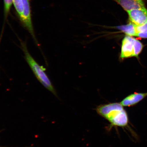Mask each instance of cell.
Here are the masks:
<instances>
[{
	"instance_id": "7a4b0ae2",
	"label": "cell",
	"mask_w": 147,
	"mask_h": 147,
	"mask_svg": "<svg viewBox=\"0 0 147 147\" xmlns=\"http://www.w3.org/2000/svg\"><path fill=\"white\" fill-rule=\"evenodd\" d=\"M21 49L24 55L25 58L37 80L44 87L57 97L56 90L50 79L45 72V69L37 62L29 53L25 42L20 41Z\"/></svg>"
},
{
	"instance_id": "ba28073f",
	"label": "cell",
	"mask_w": 147,
	"mask_h": 147,
	"mask_svg": "<svg viewBox=\"0 0 147 147\" xmlns=\"http://www.w3.org/2000/svg\"><path fill=\"white\" fill-rule=\"evenodd\" d=\"M115 28L124 33L126 36H136V25L131 22L126 25L119 26Z\"/></svg>"
},
{
	"instance_id": "30bf717a",
	"label": "cell",
	"mask_w": 147,
	"mask_h": 147,
	"mask_svg": "<svg viewBox=\"0 0 147 147\" xmlns=\"http://www.w3.org/2000/svg\"><path fill=\"white\" fill-rule=\"evenodd\" d=\"M136 36L142 38H147V22L141 26L136 25Z\"/></svg>"
},
{
	"instance_id": "52a82bcc",
	"label": "cell",
	"mask_w": 147,
	"mask_h": 147,
	"mask_svg": "<svg viewBox=\"0 0 147 147\" xmlns=\"http://www.w3.org/2000/svg\"><path fill=\"white\" fill-rule=\"evenodd\" d=\"M147 96V92L135 93L125 97L120 104L123 107H129L136 105Z\"/></svg>"
},
{
	"instance_id": "6da1fadb",
	"label": "cell",
	"mask_w": 147,
	"mask_h": 147,
	"mask_svg": "<svg viewBox=\"0 0 147 147\" xmlns=\"http://www.w3.org/2000/svg\"><path fill=\"white\" fill-rule=\"evenodd\" d=\"M95 110L99 115L108 121L112 126L128 127L129 123L128 115L120 102L101 104L97 107Z\"/></svg>"
},
{
	"instance_id": "8fae6325",
	"label": "cell",
	"mask_w": 147,
	"mask_h": 147,
	"mask_svg": "<svg viewBox=\"0 0 147 147\" xmlns=\"http://www.w3.org/2000/svg\"><path fill=\"white\" fill-rule=\"evenodd\" d=\"M3 2L5 18V19H6L13 3V0H3Z\"/></svg>"
},
{
	"instance_id": "3957f363",
	"label": "cell",
	"mask_w": 147,
	"mask_h": 147,
	"mask_svg": "<svg viewBox=\"0 0 147 147\" xmlns=\"http://www.w3.org/2000/svg\"><path fill=\"white\" fill-rule=\"evenodd\" d=\"M143 47L142 44L138 40L126 36L122 40L120 57L122 59L133 57H138Z\"/></svg>"
},
{
	"instance_id": "8992f818",
	"label": "cell",
	"mask_w": 147,
	"mask_h": 147,
	"mask_svg": "<svg viewBox=\"0 0 147 147\" xmlns=\"http://www.w3.org/2000/svg\"><path fill=\"white\" fill-rule=\"evenodd\" d=\"M121 5L127 12L133 9L146 10L142 0H113Z\"/></svg>"
},
{
	"instance_id": "277c9868",
	"label": "cell",
	"mask_w": 147,
	"mask_h": 147,
	"mask_svg": "<svg viewBox=\"0 0 147 147\" xmlns=\"http://www.w3.org/2000/svg\"><path fill=\"white\" fill-rule=\"evenodd\" d=\"M24 5L23 18L20 22L32 36L36 45L39 47L36 37L32 21L30 0H22Z\"/></svg>"
},
{
	"instance_id": "5b68a950",
	"label": "cell",
	"mask_w": 147,
	"mask_h": 147,
	"mask_svg": "<svg viewBox=\"0 0 147 147\" xmlns=\"http://www.w3.org/2000/svg\"><path fill=\"white\" fill-rule=\"evenodd\" d=\"M130 22L136 26H141L147 22V10L135 9L127 11Z\"/></svg>"
},
{
	"instance_id": "9c48e42d",
	"label": "cell",
	"mask_w": 147,
	"mask_h": 147,
	"mask_svg": "<svg viewBox=\"0 0 147 147\" xmlns=\"http://www.w3.org/2000/svg\"><path fill=\"white\" fill-rule=\"evenodd\" d=\"M13 3L18 17L20 21H21L23 18L24 13V5L22 0H13Z\"/></svg>"
}]
</instances>
